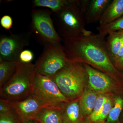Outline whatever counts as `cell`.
I'll return each mask as SVG.
<instances>
[{
	"instance_id": "obj_1",
	"label": "cell",
	"mask_w": 123,
	"mask_h": 123,
	"mask_svg": "<svg viewBox=\"0 0 123 123\" xmlns=\"http://www.w3.org/2000/svg\"><path fill=\"white\" fill-rule=\"evenodd\" d=\"M105 36L89 31L74 37L63 39V45L67 57L71 61L85 63L111 76L119 72L107 48Z\"/></svg>"
},
{
	"instance_id": "obj_2",
	"label": "cell",
	"mask_w": 123,
	"mask_h": 123,
	"mask_svg": "<svg viewBox=\"0 0 123 123\" xmlns=\"http://www.w3.org/2000/svg\"><path fill=\"white\" fill-rule=\"evenodd\" d=\"M36 74L34 64L18 60L13 76L0 88V98L10 102L20 101L33 94Z\"/></svg>"
},
{
	"instance_id": "obj_3",
	"label": "cell",
	"mask_w": 123,
	"mask_h": 123,
	"mask_svg": "<svg viewBox=\"0 0 123 123\" xmlns=\"http://www.w3.org/2000/svg\"><path fill=\"white\" fill-rule=\"evenodd\" d=\"M88 77L84 65L70 60L66 66L51 78L70 101L82 94L84 84Z\"/></svg>"
},
{
	"instance_id": "obj_4",
	"label": "cell",
	"mask_w": 123,
	"mask_h": 123,
	"mask_svg": "<svg viewBox=\"0 0 123 123\" xmlns=\"http://www.w3.org/2000/svg\"><path fill=\"white\" fill-rule=\"evenodd\" d=\"M58 20L59 35L63 39L74 37L88 33L85 28V13L78 0L72 2L55 13Z\"/></svg>"
},
{
	"instance_id": "obj_5",
	"label": "cell",
	"mask_w": 123,
	"mask_h": 123,
	"mask_svg": "<svg viewBox=\"0 0 123 123\" xmlns=\"http://www.w3.org/2000/svg\"><path fill=\"white\" fill-rule=\"evenodd\" d=\"M70 61L67 57L61 43L45 45L42 54L34 64L36 73L53 77Z\"/></svg>"
},
{
	"instance_id": "obj_6",
	"label": "cell",
	"mask_w": 123,
	"mask_h": 123,
	"mask_svg": "<svg viewBox=\"0 0 123 123\" xmlns=\"http://www.w3.org/2000/svg\"><path fill=\"white\" fill-rule=\"evenodd\" d=\"M33 94L45 106L62 109L69 102L51 77L36 74Z\"/></svg>"
},
{
	"instance_id": "obj_7",
	"label": "cell",
	"mask_w": 123,
	"mask_h": 123,
	"mask_svg": "<svg viewBox=\"0 0 123 123\" xmlns=\"http://www.w3.org/2000/svg\"><path fill=\"white\" fill-rule=\"evenodd\" d=\"M31 29L37 39L45 45L61 43L62 39L56 31L50 11L33 10L31 12Z\"/></svg>"
},
{
	"instance_id": "obj_8",
	"label": "cell",
	"mask_w": 123,
	"mask_h": 123,
	"mask_svg": "<svg viewBox=\"0 0 123 123\" xmlns=\"http://www.w3.org/2000/svg\"><path fill=\"white\" fill-rule=\"evenodd\" d=\"M30 34L3 35L0 38V61H17L20 53L29 44Z\"/></svg>"
},
{
	"instance_id": "obj_9",
	"label": "cell",
	"mask_w": 123,
	"mask_h": 123,
	"mask_svg": "<svg viewBox=\"0 0 123 123\" xmlns=\"http://www.w3.org/2000/svg\"><path fill=\"white\" fill-rule=\"evenodd\" d=\"M9 102L23 123L31 120H34L40 111L45 106L33 94L21 101Z\"/></svg>"
},
{
	"instance_id": "obj_10",
	"label": "cell",
	"mask_w": 123,
	"mask_h": 123,
	"mask_svg": "<svg viewBox=\"0 0 123 123\" xmlns=\"http://www.w3.org/2000/svg\"><path fill=\"white\" fill-rule=\"evenodd\" d=\"M84 65L88 75L90 86L93 90L101 93L109 91L112 88L113 82L108 75L86 64Z\"/></svg>"
},
{
	"instance_id": "obj_11",
	"label": "cell",
	"mask_w": 123,
	"mask_h": 123,
	"mask_svg": "<svg viewBox=\"0 0 123 123\" xmlns=\"http://www.w3.org/2000/svg\"><path fill=\"white\" fill-rule=\"evenodd\" d=\"M112 0H91L86 10L85 16L88 24L99 22L106 9Z\"/></svg>"
},
{
	"instance_id": "obj_12",
	"label": "cell",
	"mask_w": 123,
	"mask_h": 123,
	"mask_svg": "<svg viewBox=\"0 0 123 123\" xmlns=\"http://www.w3.org/2000/svg\"><path fill=\"white\" fill-rule=\"evenodd\" d=\"M123 15V0H113L101 17L99 26L111 23Z\"/></svg>"
},
{
	"instance_id": "obj_13",
	"label": "cell",
	"mask_w": 123,
	"mask_h": 123,
	"mask_svg": "<svg viewBox=\"0 0 123 123\" xmlns=\"http://www.w3.org/2000/svg\"><path fill=\"white\" fill-rule=\"evenodd\" d=\"M62 109L45 106L40 111L34 120L39 123H64Z\"/></svg>"
},
{
	"instance_id": "obj_14",
	"label": "cell",
	"mask_w": 123,
	"mask_h": 123,
	"mask_svg": "<svg viewBox=\"0 0 123 123\" xmlns=\"http://www.w3.org/2000/svg\"><path fill=\"white\" fill-rule=\"evenodd\" d=\"M80 105L77 101H69L62 109L64 123H80Z\"/></svg>"
},
{
	"instance_id": "obj_15",
	"label": "cell",
	"mask_w": 123,
	"mask_h": 123,
	"mask_svg": "<svg viewBox=\"0 0 123 123\" xmlns=\"http://www.w3.org/2000/svg\"><path fill=\"white\" fill-rule=\"evenodd\" d=\"M108 35V37L106 39L107 48L114 62L121 47L123 31L112 32L110 33Z\"/></svg>"
},
{
	"instance_id": "obj_16",
	"label": "cell",
	"mask_w": 123,
	"mask_h": 123,
	"mask_svg": "<svg viewBox=\"0 0 123 123\" xmlns=\"http://www.w3.org/2000/svg\"><path fill=\"white\" fill-rule=\"evenodd\" d=\"M97 98V94L93 91L86 89L82 94L79 103L82 114L90 115L93 109Z\"/></svg>"
},
{
	"instance_id": "obj_17",
	"label": "cell",
	"mask_w": 123,
	"mask_h": 123,
	"mask_svg": "<svg viewBox=\"0 0 123 123\" xmlns=\"http://www.w3.org/2000/svg\"><path fill=\"white\" fill-rule=\"evenodd\" d=\"M17 61H0V88L8 81L15 73Z\"/></svg>"
},
{
	"instance_id": "obj_18",
	"label": "cell",
	"mask_w": 123,
	"mask_h": 123,
	"mask_svg": "<svg viewBox=\"0 0 123 123\" xmlns=\"http://www.w3.org/2000/svg\"><path fill=\"white\" fill-rule=\"evenodd\" d=\"M72 0H34V7H43L50 9L54 12H57L72 2Z\"/></svg>"
},
{
	"instance_id": "obj_19",
	"label": "cell",
	"mask_w": 123,
	"mask_h": 123,
	"mask_svg": "<svg viewBox=\"0 0 123 123\" xmlns=\"http://www.w3.org/2000/svg\"><path fill=\"white\" fill-rule=\"evenodd\" d=\"M99 34L106 36L110 33L119 31H123V15L110 24L99 26L97 28Z\"/></svg>"
},
{
	"instance_id": "obj_20",
	"label": "cell",
	"mask_w": 123,
	"mask_h": 123,
	"mask_svg": "<svg viewBox=\"0 0 123 123\" xmlns=\"http://www.w3.org/2000/svg\"><path fill=\"white\" fill-rule=\"evenodd\" d=\"M123 108V99L118 97L116 99L114 106L112 108L107 119L106 123H115L118 121Z\"/></svg>"
},
{
	"instance_id": "obj_21",
	"label": "cell",
	"mask_w": 123,
	"mask_h": 123,
	"mask_svg": "<svg viewBox=\"0 0 123 123\" xmlns=\"http://www.w3.org/2000/svg\"><path fill=\"white\" fill-rule=\"evenodd\" d=\"M111 108V101L110 99L106 98L100 113L94 123H103L106 119H107Z\"/></svg>"
},
{
	"instance_id": "obj_22",
	"label": "cell",
	"mask_w": 123,
	"mask_h": 123,
	"mask_svg": "<svg viewBox=\"0 0 123 123\" xmlns=\"http://www.w3.org/2000/svg\"><path fill=\"white\" fill-rule=\"evenodd\" d=\"M106 98V97L103 95H100L97 98L93 111L89 117L90 120L92 123H94L99 114Z\"/></svg>"
},
{
	"instance_id": "obj_23",
	"label": "cell",
	"mask_w": 123,
	"mask_h": 123,
	"mask_svg": "<svg viewBox=\"0 0 123 123\" xmlns=\"http://www.w3.org/2000/svg\"><path fill=\"white\" fill-rule=\"evenodd\" d=\"M0 123H23L15 111L9 114H0Z\"/></svg>"
},
{
	"instance_id": "obj_24",
	"label": "cell",
	"mask_w": 123,
	"mask_h": 123,
	"mask_svg": "<svg viewBox=\"0 0 123 123\" xmlns=\"http://www.w3.org/2000/svg\"><path fill=\"white\" fill-rule=\"evenodd\" d=\"M33 52L29 50H24L20 53L19 61L23 63H30L34 59Z\"/></svg>"
},
{
	"instance_id": "obj_25",
	"label": "cell",
	"mask_w": 123,
	"mask_h": 123,
	"mask_svg": "<svg viewBox=\"0 0 123 123\" xmlns=\"http://www.w3.org/2000/svg\"><path fill=\"white\" fill-rule=\"evenodd\" d=\"M14 111L9 101L0 98V114H5Z\"/></svg>"
},
{
	"instance_id": "obj_26",
	"label": "cell",
	"mask_w": 123,
	"mask_h": 123,
	"mask_svg": "<svg viewBox=\"0 0 123 123\" xmlns=\"http://www.w3.org/2000/svg\"><path fill=\"white\" fill-rule=\"evenodd\" d=\"M1 26L6 30H10L12 27L13 21L9 15H5L1 18L0 20Z\"/></svg>"
},
{
	"instance_id": "obj_27",
	"label": "cell",
	"mask_w": 123,
	"mask_h": 123,
	"mask_svg": "<svg viewBox=\"0 0 123 123\" xmlns=\"http://www.w3.org/2000/svg\"><path fill=\"white\" fill-rule=\"evenodd\" d=\"M123 59V35L122 39V44L119 51L114 61L115 66H118L121 61Z\"/></svg>"
},
{
	"instance_id": "obj_28",
	"label": "cell",
	"mask_w": 123,
	"mask_h": 123,
	"mask_svg": "<svg viewBox=\"0 0 123 123\" xmlns=\"http://www.w3.org/2000/svg\"><path fill=\"white\" fill-rule=\"evenodd\" d=\"M23 123H39L37 121H36L34 120H30L29 121H26V122H25Z\"/></svg>"
},
{
	"instance_id": "obj_29",
	"label": "cell",
	"mask_w": 123,
	"mask_h": 123,
	"mask_svg": "<svg viewBox=\"0 0 123 123\" xmlns=\"http://www.w3.org/2000/svg\"><path fill=\"white\" fill-rule=\"evenodd\" d=\"M118 66H122L123 67V59L121 61V62L119 64Z\"/></svg>"
}]
</instances>
